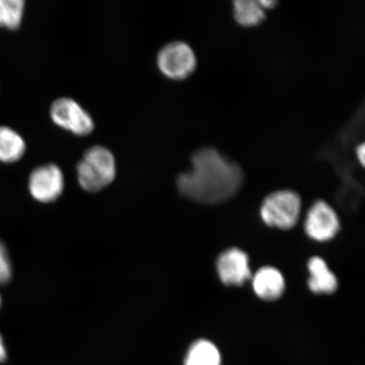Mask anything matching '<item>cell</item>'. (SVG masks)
I'll list each match as a JSON object with an SVG mask.
<instances>
[{
    "mask_svg": "<svg viewBox=\"0 0 365 365\" xmlns=\"http://www.w3.org/2000/svg\"><path fill=\"white\" fill-rule=\"evenodd\" d=\"M190 170L177 178V187L184 197L195 202L217 205L234 197L244 182V172L218 150L204 147L191 155Z\"/></svg>",
    "mask_w": 365,
    "mask_h": 365,
    "instance_id": "1",
    "label": "cell"
},
{
    "mask_svg": "<svg viewBox=\"0 0 365 365\" xmlns=\"http://www.w3.org/2000/svg\"><path fill=\"white\" fill-rule=\"evenodd\" d=\"M217 268L219 277L227 285L240 286L251 276L248 255L237 248L225 251L218 257Z\"/></svg>",
    "mask_w": 365,
    "mask_h": 365,
    "instance_id": "8",
    "label": "cell"
},
{
    "mask_svg": "<svg viewBox=\"0 0 365 365\" xmlns=\"http://www.w3.org/2000/svg\"><path fill=\"white\" fill-rule=\"evenodd\" d=\"M24 12L23 0H0V27L17 30L21 25Z\"/></svg>",
    "mask_w": 365,
    "mask_h": 365,
    "instance_id": "14",
    "label": "cell"
},
{
    "mask_svg": "<svg viewBox=\"0 0 365 365\" xmlns=\"http://www.w3.org/2000/svg\"><path fill=\"white\" fill-rule=\"evenodd\" d=\"M0 305H1V297H0Z\"/></svg>",
    "mask_w": 365,
    "mask_h": 365,
    "instance_id": "19",
    "label": "cell"
},
{
    "mask_svg": "<svg viewBox=\"0 0 365 365\" xmlns=\"http://www.w3.org/2000/svg\"><path fill=\"white\" fill-rule=\"evenodd\" d=\"M12 267L8 251L0 242V284H7L11 279Z\"/></svg>",
    "mask_w": 365,
    "mask_h": 365,
    "instance_id": "15",
    "label": "cell"
},
{
    "mask_svg": "<svg viewBox=\"0 0 365 365\" xmlns=\"http://www.w3.org/2000/svg\"><path fill=\"white\" fill-rule=\"evenodd\" d=\"M255 293L264 300H275L280 298L285 289L284 276L272 267H266L255 273L253 277Z\"/></svg>",
    "mask_w": 365,
    "mask_h": 365,
    "instance_id": "9",
    "label": "cell"
},
{
    "mask_svg": "<svg viewBox=\"0 0 365 365\" xmlns=\"http://www.w3.org/2000/svg\"><path fill=\"white\" fill-rule=\"evenodd\" d=\"M310 274L309 287L316 294H331L339 286L334 274L321 257H313L308 263Z\"/></svg>",
    "mask_w": 365,
    "mask_h": 365,
    "instance_id": "10",
    "label": "cell"
},
{
    "mask_svg": "<svg viewBox=\"0 0 365 365\" xmlns=\"http://www.w3.org/2000/svg\"><path fill=\"white\" fill-rule=\"evenodd\" d=\"M339 220L329 205L322 200L314 203L307 214L305 231L310 238L317 241H327L339 230Z\"/></svg>",
    "mask_w": 365,
    "mask_h": 365,
    "instance_id": "7",
    "label": "cell"
},
{
    "mask_svg": "<svg viewBox=\"0 0 365 365\" xmlns=\"http://www.w3.org/2000/svg\"><path fill=\"white\" fill-rule=\"evenodd\" d=\"M221 354L212 341L200 339L194 342L187 352L185 365H221Z\"/></svg>",
    "mask_w": 365,
    "mask_h": 365,
    "instance_id": "12",
    "label": "cell"
},
{
    "mask_svg": "<svg viewBox=\"0 0 365 365\" xmlns=\"http://www.w3.org/2000/svg\"><path fill=\"white\" fill-rule=\"evenodd\" d=\"M301 211L299 195L293 190L276 191L264 200L261 216L267 225L289 230L298 222Z\"/></svg>",
    "mask_w": 365,
    "mask_h": 365,
    "instance_id": "3",
    "label": "cell"
},
{
    "mask_svg": "<svg viewBox=\"0 0 365 365\" xmlns=\"http://www.w3.org/2000/svg\"><path fill=\"white\" fill-rule=\"evenodd\" d=\"M26 150V141L17 131L8 126H0V162L20 161Z\"/></svg>",
    "mask_w": 365,
    "mask_h": 365,
    "instance_id": "11",
    "label": "cell"
},
{
    "mask_svg": "<svg viewBox=\"0 0 365 365\" xmlns=\"http://www.w3.org/2000/svg\"><path fill=\"white\" fill-rule=\"evenodd\" d=\"M157 66L168 79L182 81L193 74L197 58L190 44L184 41H173L159 50Z\"/></svg>",
    "mask_w": 365,
    "mask_h": 365,
    "instance_id": "4",
    "label": "cell"
},
{
    "mask_svg": "<svg viewBox=\"0 0 365 365\" xmlns=\"http://www.w3.org/2000/svg\"><path fill=\"white\" fill-rule=\"evenodd\" d=\"M234 16L240 25L251 27L262 23L266 16V12L259 0H235Z\"/></svg>",
    "mask_w": 365,
    "mask_h": 365,
    "instance_id": "13",
    "label": "cell"
},
{
    "mask_svg": "<svg viewBox=\"0 0 365 365\" xmlns=\"http://www.w3.org/2000/svg\"><path fill=\"white\" fill-rule=\"evenodd\" d=\"M29 187L35 200L43 203L53 202L61 195L65 187L61 168L54 163L34 168L29 177Z\"/></svg>",
    "mask_w": 365,
    "mask_h": 365,
    "instance_id": "6",
    "label": "cell"
},
{
    "mask_svg": "<svg viewBox=\"0 0 365 365\" xmlns=\"http://www.w3.org/2000/svg\"><path fill=\"white\" fill-rule=\"evenodd\" d=\"M354 155L356 159H357L358 163L364 168L365 163V148L363 141L362 143L355 145Z\"/></svg>",
    "mask_w": 365,
    "mask_h": 365,
    "instance_id": "16",
    "label": "cell"
},
{
    "mask_svg": "<svg viewBox=\"0 0 365 365\" xmlns=\"http://www.w3.org/2000/svg\"><path fill=\"white\" fill-rule=\"evenodd\" d=\"M116 172V160L113 153L99 145L86 150L76 166L79 185L91 193L106 188L115 179Z\"/></svg>",
    "mask_w": 365,
    "mask_h": 365,
    "instance_id": "2",
    "label": "cell"
},
{
    "mask_svg": "<svg viewBox=\"0 0 365 365\" xmlns=\"http://www.w3.org/2000/svg\"><path fill=\"white\" fill-rule=\"evenodd\" d=\"M6 359L7 353L6 346H4L2 336L0 335V364L6 361Z\"/></svg>",
    "mask_w": 365,
    "mask_h": 365,
    "instance_id": "17",
    "label": "cell"
},
{
    "mask_svg": "<svg viewBox=\"0 0 365 365\" xmlns=\"http://www.w3.org/2000/svg\"><path fill=\"white\" fill-rule=\"evenodd\" d=\"M259 1L264 10H267V9L275 7L276 4H277V2L274 1V0H259Z\"/></svg>",
    "mask_w": 365,
    "mask_h": 365,
    "instance_id": "18",
    "label": "cell"
},
{
    "mask_svg": "<svg viewBox=\"0 0 365 365\" xmlns=\"http://www.w3.org/2000/svg\"><path fill=\"white\" fill-rule=\"evenodd\" d=\"M49 114L53 124L77 136H88L95 129L91 114L71 98H59L53 101Z\"/></svg>",
    "mask_w": 365,
    "mask_h": 365,
    "instance_id": "5",
    "label": "cell"
}]
</instances>
